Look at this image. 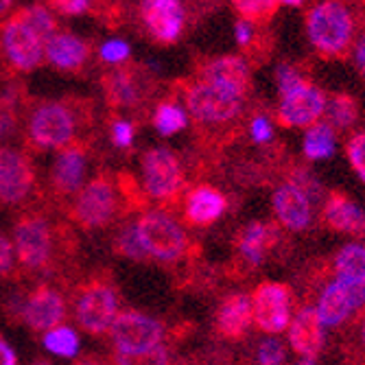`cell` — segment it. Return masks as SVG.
<instances>
[{
  "instance_id": "cell-23",
  "label": "cell",
  "mask_w": 365,
  "mask_h": 365,
  "mask_svg": "<svg viewBox=\"0 0 365 365\" xmlns=\"http://www.w3.org/2000/svg\"><path fill=\"white\" fill-rule=\"evenodd\" d=\"M315 313H317L322 326H341L354 313L350 284L341 282L337 278L330 280L319 293Z\"/></svg>"
},
{
  "instance_id": "cell-27",
  "label": "cell",
  "mask_w": 365,
  "mask_h": 365,
  "mask_svg": "<svg viewBox=\"0 0 365 365\" xmlns=\"http://www.w3.org/2000/svg\"><path fill=\"white\" fill-rule=\"evenodd\" d=\"M335 278L348 284H365V247L363 245L348 243L337 252Z\"/></svg>"
},
{
  "instance_id": "cell-41",
  "label": "cell",
  "mask_w": 365,
  "mask_h": 365,
  "mask_svg": "<svg viewBox=\"0 0 365 365\" xmlns=\"http://www.w3.org/2000/svg\"><path fill=\"white\" fill-rule=\"evenodd\" d=\"M53 11L61 14V16H83L88 14L96 0H48Z\"/></svg>"
},
{
  "instance_id": "cell-30",
  "label": "cell",
  "mask_w": 365,
  "mask_h": 365,
  "mask_svg": "<svg viewBox=\"0 0 365 365\" xmlns=\"http://www.w3.org/2000/svg\"><path fill=\"white\" fill-rule=\"evenodd\" d=\"M188 123L186 110L175 101H162L153 112V127L160 136H173L182 131Z\"/></svg>"
},
{
  "instance_id": "cell-33",
  "label": "cell",
  "mask_w": 365,
  "mask_h": 365,
  "mask_svg": "<svg viewBox=\"0 0 365 365\" xmlns=\"http://www.w3.org/2000/svg\"><path fill=\"white\" fill-rule=\"evenodd\" d=\"M230 3L237 9L241 20H247L252 24L269 20L280 7L278 0H230Z\"/></svg>"
},
{
  "instance_id": "cell-13",
  "label": "cell",
  "mask_w": 365,
  "mask_h": 365,
  "mask_svg": "<svg viewBox=\"0 0 365 365\" xmlns=\"http://www.w3.org/2000/svg\"><path fill=\"white\" fill-rule=\"evenodd\" d=\"M36 184V171L26 153L0 147V204H22Z\"/></svg>"
},
{
  "instance_id": "cell-6",
  "label": "cell",
  "mask_w": 365,
  "mask_h": 365,
  "mask_svg": "<svg viewBox=\"0 0 365 365\" xmlns=\"http://www.w3.org/2000/svg\"><path fill=\"white\" fill-rule=\"evenodd\" d=\"M46 38L33 29L20 14H14L0 26V48H3L11 68L31 73L44 61Z\"/></svg>"
},
{
  "instance_id": "cell-24",
  "label": "cell",
  "mask_w": 365,
  "mask_h": 365,
  "mask_svg": "<svg viewBox=\"0 0 365 365\" xmlns=\"http://www.w3.org/2000/svg\"><path fill=\"white\" fill-rule=\"evenodd\" d=\"M227 210L225 195L215 186H197L188 192L184 215L192 225H210Z\"/></svg>"
},
{
  "instance_id": "cell-22",
  "label": "cell",
  "mask_w": 365,
  "mask_h": 365,
  "mask_svg": "<svg viewBox=\"0 0 365 365\" xmlns=\"http://www.w3.org/2000/svg\"><path fill=\"white\" fill-rule=\"evenodd\" d=\"M280 241V232L274 223L252 221L247 223L237 239V250L247 267H258L267 252Z\"/></svg>"
},
{
  "instance_id": "cell-31",
  "label": "cell",
  "mask_w": 365,
  "mask_h": 365,
  "mask_svg": "<svg viewBox=\"0 0 365 365\" xmlns=\"http://www.w3.org/2000/svg\"><path fill=\"white\" fill-rule=\"evenodd\" d=\"M44 348L57 356L73 359L79 352V335L71 326H57L44 335Z\"/></svg>"
},
{
  "instance_id": "cell-5",
  "label": "cell",
  "mask_w": 365,
  "mask_h": 365,
  "mask_svg": "<svg viewBox=\"0 0 365 365\" xmlns=\"http://www.w3.org/2000/svg\"><path fill=\"white\" fill-rule=\"evenodd\" d=\"M77 114L66 103H42L29 118V140L38 149H66L77 134Z\"/></svg>"
},
{
  "instance_id": "cell-15",
  "label": "cell",
  "mask_w": 365,
  "mask_h": 365,
  "mask_svg": "<svg viewBox=\"0 0 365 365\" xmlns=\"http://www.w3.org/2000/svg\"><path fill=\"white\" fill-rule=\"evenodd\" d=\"M20 319L31 330H53L61 326L66 317V302L63 295L53 287H38L31 291L24 300H16Z\"/></svg>"
},
{
  "instance_id": "cell-12",
  "label": "cell",
  "mask_w": 365,
  "mask_h": 365,
  "mask_svg": "<svg viewBox=\"0 0 365 365\" xmlns=\"http://www.w3.org/2000/svg\"><path fill=\"white\" fill-rule=\"evenodd\" d=\"M252 319L264 333H282L291 324V289L282 282H262L252 293Z\"/></svg>"
},
{
  "instance_id": "cell-44",
  "label": "cell",
  "mask_w": 365,
  "mask_h": 365,
  "mask_svg": "<svg viewBox=\"0 0 365 365\" xmlns=\"http://www.w3.org/2000/svg\"><path fill=\"white\" fill-rule=\"evenodd\" d=\"M14 267V245L11 241L0 235V278H5Z\"/></svg>"
},
{
  "instance_id": "cell-10",
  "label": "cell",
  "mask_w": 365,
  "mask_h": 365,
  "mask_svg": "<svg viewBox=\"0 0 365 365\" xmlns=\"http://www.w3.org/2000/svg\"><path fill=\"white\" fill-rule=\"evenodd\" d=\"M118 315V295L112 284L96 280L86 284L75 302V317L90 335H101L112 328Z\"/></svg>"
},
{
  "instance_id": "cell-48",
  "label": "cell",
  "mask_w": 365,
  "mask_h": 365,
  "mask_svg": "<svg viewBox=\"0 0 365 365\" xmlns=\"http://www.w3.org/2000/svg\"><path fill=\"white\" fill-rule=\"evenodd\" d=\"M14 7V0H0V18L7 16Z\"/></svg>"
},
{
  "instance_id": "cell-37",
  "label": "cell",
  "mask_w": 365,
  "mask_h": 365,
  "mask_svg": "<svg viewBox=\"0 0 365 365\" xmlns=\"http://www.w3.org/2000/svg\"><path fill=\"white\" fill-rule=\"evenodd\" d=\"M18 125V112H16V98L11 94L0 96V143L7 140Z\"/></svg>"
},
{
  "instance_id": "cell-52",
  "label": "cell",
  "mask_w": 365,
  "mask_h": 365,
  "mask_svg": "<svg viewBox=\"0 0 365 365\" xmlns=\"http://www.w3.org/2000/svg\"><path fill=\"white\" fill-rule=\"evenodd\" d=\"M36 365H51V363H46V361H40V363H36Z\"/></svg>"
},
{
  "instance_id": "cell-20",
  "label": "cell",
  "mask_w": 365,
  "mask_h": 365,
  "mask_svg": "<svg viewBox=\"0 0 365 365\" xmlns=\"http://www.w3.org/2000/svg\"><path fill=\"white\" fill-rule=\"evenodd\" d=\"M289 344L297 354L309 359V361H313L322 352V348H324V326H322L315 309L302 307L300 311H297V315L289 324Z\"/></svg>"
},
{
  "instance_id": "cell-50",
  "label": "cell",
  "mask_w": 365,
  "mask_h": 365,
  "mask_svg": "<svg viewBox=\"0 0 365 365\" xmlns=\"http://www.w3.org/2000/svg\"><path fill=\"white\" fill-rule=\"evenodd\" d=\"M361 337H363V344H365V322H363V326H361Z\"/></svg>"
},
{
  "instance_id": "cell-8",
  "label": "cell",
  "mask_w": 365,
  "mask_h": 365,
  "mask_svg": "<svg viewBox=\"0 0 365 365\" xmlns=\"http://www.w3.org/2000/svg\"><path fill=\"white\" fill-rule=\"evenodd\" d=\"M14 250L29 272H42L53 258V232L44 217L26 215L14 227Z\"/></svg>"
},
{
  "instance_id": "cell-47",
  "label": "cell",
  "mask_w": 365,
  "mask_h": 365,
  "mask_svg": "<svg viewBox=\"0 0 365 365\" xmlns=\"http://www.w3.org/2000/svg\"><path fill=\"white\" fill-rule=\"evenodd\" d=\"M307 0H278V5H284V7H291V9H297L302 7Z\"/></svg>"
},
{
  "instance_id": "cell-34",
  "label": "cell",
  "mask_w": 365,
  "mask_h": 365,
  "mask_svg": "<svg viewBox=\"0 0 365 365\" xmlns=\"http://www.w3.org/2000/svg\"><path fill=\"white\" fill-rule=\"evenodd\" d=\"M116 365H169V348L160 344L153 350L140 352V354H120L114 356Z\"/></svg>"
},
{
  "instance_id": "cell-35",
  "label": "cell",
  "mask_w": 365,
  "mask_h": 365,
  "mask_svg": "<svg viewBox=\"0 0 365 365\" xmlns=\"http://www.w3.org/2000/svg\"><path fill=\"white\" fill-rule=\"evenodd\" d=\"M346 155H348V162L354 169V173L365 184V131H356V134L348 140Z\"/></svg>"
},
{
  "instance_id": "cell-49",
  "label": "cell",
  "mask_w": 365,
  "mask_h": 365,
  "mask_svg": "<svg viewBox=\"0 0 365 365\" xmlns=\"http://www.w3.org/2000/svg\"><path fill=\"white\" fill-rule=\"evenodd\" d=\"M79 365H106V363H101V361H94V359H86V361H81Z\"/></svg>"
},
{
  "instance_id": "cell-16",
  "label": "cell",
  "mask_w": 365,
  "mask_h": 365,
  "mask_svg": "<svg viewBox=\"0 0 365 365\" xmlns=\"http://www.w3.org/2000/svg\"><path fill=\"white\" fill-rule=\"evenodd\" d=\"M199 79L219 86L241 98H245L252 90V68L239 55H221L208 59L199 68Z\"/></svg>"
},
{
  "instance_id": "cell-18",
  "label": "cell",
  "mask_w": 365,
  "mask_h": 365,
  "mask_svg": "<svg viewBox=\"0 0 365 365\" xmlns=\"http://www.w3.org/2000/svg\"><path fill=\"white\" fill-rule=\"evenodd\" d=\"M88 167V153L83 147L73 145L59 151L51 167V184L53 190L59 195H73L79 192Z\"/></svg>"
},
{
  "instance_id": "cell-17",
  "label": "cell",
  "mask_w": 365,
  "mask_h": 365,
  "mask_svg": "<svg viewBox=\"0 0 365 365\" xmlns=\"http://www.w3.org/2000/svg\"><path fill=\"white\" fill-rule=\"evenodd\" d=\"M90 46L73 31H55L44 44V59L57 71H79L88 61Z\"/></svg>"
},
{
  "instance_id": "cell-9",
  "label": "cell",
  "mask_w": 365,
  "mask_h": 365,
  "mask_svg": "<svg viewBox=\"0 0 365 365\" xmlns=\"http://www.w3.org/2000/svg\"><path fill=\"white\" fill-rule=\"evenodd\" d=\"M112 344L120 354H140L153 350L164 339V326L160 319L138 313V311H125L118 313L112 328Z\"/></svg>"
},
{
  "instance_id": "cell-29",
  "label": "cell",
  "mask_w": 365,
  "mask_h": 365,
  "mask_svg": "<svg viewBox=\"0 0 365 365\" xmlns=\"http://www.w3.org/2000/svg\"><path fill=\"white\" fill-rule=\"evenodd\" d=\"M337 134L328 123H315L307 129L302 140V153L309 160H328L335 153Z\"/></svg>"
},
{
  "instance_id": "cell-42",
  "label": "cell",
  "mask_w": 365,
  "mask_h": 365,
  "mask_svg": "<svg viewBox=\"0 0 365 365\" xmlns=\"http://www.w3.org/2000/svg\"><path fill=\"white\" fill-rule=\"evenodd\" d=\"M110 136H112V143L118 147V149H127L134 143V125L125 118H116L112 123V129H110Z\"/></svg>"
},
{
  "instance_id": "cell-11",
  "label": "cell",
  "mask_w": 365,
  "mask_h": 365,
  "mask_svg": "<svg viewBox=\"0 0 365 365\" xmlns=\"http://www.w3.org/2000/svg\"><path fill=\"white\" fill-rule=\"evenodd\" d=\"M143 182L149 197L169 202L178 197L184 184L180 158L167 147H153L143 155Z\"/></svg>"
},
{
  "instance_id": "cell-14",
  "label": "cell",
  "mask_w": 365,
  "mask_h": 365,
  "mask_svg": "<svg viewBox=\"0 0 365 365\" xmlns=\"http://www.w3.org/2000/svg\"><path fill=\"white\" fill-rule=\"evenodd\" d=\"M140 18L155 42L173 44L186 26V9L182 0H143Z\"/></svg>"
},
{
  "instance_id": "cell-51",
  "label": "cell",
  "mask_w": 365,
  "mask_h": 365,
  "mask_svg": "<svg viewBox=\"0 0 365 365\" xmlns=\"http://www.w3.org/2000/svg\"><path fill=\"white\" fill-rule=\"evenodd\" d=\"M297 365H313V361H309V359H304L302 363H297Z\"/></svg>"
},
{
  "instance_id": "cell-2",
  "label": "cell",
  "mask_w": 365,
  "mask_h": 365,
  "mask_svg": "<svg viewBox=\"0 0 365 365\" xmlns=\"http://www.w3.org/2000/svg\"><path fill=\"white\" fill-rule=\"evenodd\" d=\"M278 86V123L282 127H311L319 123L326 110V92L309 81L293 63H280L276 68Z\"/></svg>"
},
{
  "instance_id": "cell-7",
  "label": "cell",
  "mask_w": 365,
  "mask_h": 365,
  "mask_svg": "<svg viewBox=\"0 0 365 365\" xmlns=\"http://www.w3.org/2000/svg\"><path fill=\"white\" fill-rule=\"evenodd\" d=\"M118 215L116 184L108 175H96L83 188H79L73 204V219L86 230H98L110 225Z\"/></svg>"
},
{
  "instance_id": "cell-28",
  "label": "cell",
  "mask_w": 365,
  "mask_h": 365,
  "mask_svg": "<svg viewBox=\"0 0 365 365\" xmlns=\"http://www.w3.org/2000/svg\"><path fill=\"white\" fill-rule=\"evenodd\" d=\"M324 116H326V123L335 131H346V129H352L359 123L361 108H359L354 96L339 92V94H333V96L326 98Z\"/></svg>"
},
{
  "instance_id": "cell-40",
  "label": "cell",
  "mask_w": 365,
  "mask_h": 365,
  "mask_svg": "<svg viewBox=\"0 0 365 365\" xmlns=\"http://www.w3.org/2000/svg\"><path fill=\"white\" fill-rule=\"evenodd\" d=\"M98 55H101V59H103L106 63L118 66V63H123V61L129 59L131 46H129L125 40H116V38H114V40H108V42L101 44V48H98Z\"/></svg>"
},
{
  "instance_id": "cell-45",
  "label": "cell",
  "mask_w": 365,
  "mask_h": 365,
  "mask_svg": "<svg viewBox=\"0 0 365 365\" xmlns=\"http://www.w3.org/2000/svg\"><path fill=\"white\" fill-rule=\"evenodd\" d=\"M254 38H256V26H254L252 22L239 20V22L235 24V40H237L239 46H243V48L252 46Z\"/></svg>"
},
{
  "instance_id": "cell-3",
  "label": "cell",
  "mask_w": 365,
  "mask_h": 365,
  "mask_svg": "<svg viewBox=\"0 0 365 365\" xmlns=\"http://www.w3.org/2000/svg\"><path fill=\"white\" fill-rule=\"evenodd\" d=\"M245 98L232 94L219 86H212L204 79H195L184 90V103L190 116L208 127H223L235 123L243 112Z\"/></svg>"
},
{
  "instance_id": "cell-46",
  "label": "cell",
  "mask_w": 365,
  "mask_h": 365,
  "mask_svg": "<svg viewBox=\"0 0 365 365\" xmlns=\"http://www.w3.org/2000/svg\"><path fill=\"white\" fill-rule=\"evenodd\" d=\"M0 365H18V356L14 348L3 337H0Z\"/></svg>"
},
{
  "instance_id": "cell-4",
  "label": "cell",
  "mask_w": 365,
  "mask_h": 365,
  "mask_svg": "<svg viewBox=\"0 0 365 365\" xmlns=\"http://www.w3.org/2000/svg\"><path fill=\"white\" fill-rule=\"evenodd\" d=\"M138 239L143 243V250L149 258H158L164 262L180 260L188 247L186 232L182 225L167 212L162 210H149L136 221Z\"/></svg>"
},
{
  "instance_id": "cell-19",
  "label": "cell",
  "mask_w": 365,
  "mask_h": 365,
  "mask_svg": "<svg viewBox=\"0 0 365 365\" xmlns=\"http://www.w3.org/2000/svg\"><path fill=\"white\" fill-rule=\"evenodd\" d=\"M274 212L278 223L293 232L307 230L313 219L309 197L289 182L278 186L274 192Z\"/></svg>"
},
{
  "instance_id": "cell-39",
  "label": "cell",
  "mask_w": 365,
  "mask_h": 365,
  "mask_svg": "<svg viewBox=\"0 0 365 365\" xmlns=\"http://www.w3.org/2000/svg\"><path fill=\"white\" fill-rule=\"evenodd\" d=\"M250 138L256 145H267L274 138V120L269 114H256L250 120Z\"/></svg>"
},
{
  "instance_id": "cell-1",
  "label": "cell",
  "mask_w": 365,
  "mask_h": 365,
  "mask_svg": "<svg viewBox=\"0 0 365 365\" xmlns=\"http://www.w3.org/2000/svg\"><path fill=\"white\" fill-rule=\"evenodd\" d=\"M304 26L313 51L333 59L350 51L359 33V18L346 0H319L307 11Z\"/></svg>"
},
{
  "instance_id": "cell-21",
  "label": "cell",
  "mask_w": 365,
  "mask_h": 365,
  "mask_svg": "<svg viewBox=\"0 0 365 365\" xmlns=\"http://www.w3.org/2000/svg\"><path fill=\"white\" fill-rule=\"evenodd\" d=\"M322 219L330 230L341 232V235H361L365 227L363 210L352 197L341 190H333L328 195Z\"/></svg>"
},
{
  "instance_id": "cell-32",
  "label": "cell",
  "mask_w": 365,
  "mask_h": 365,
  "mask_svg": "<svg viewBox=\"0 0 365 365\" xmlns=\"http://www.w3.org/2000/svg\"><path fill=\"white\" fill-rule=\"evenodd\" d=\"M114 247L120 256L129 258V260H136V262H143L147 260V252L143 250V243L138 239V230H136V221H127L120 225L118 235L114 239Z\"/></svg>"
},
{
  "instance_id": "cell-38",
  "label": "cell",
  "mask_w": 365,
  "mask_h": 365,
  "mask_svg": "<svg viewBox=\"0 0 365 365\" xmlns=\"http://www.w3.org/2000/svg\"><path fill=\"white\" fill-rule=\"evenodd\" d=\"M256 361H258V365H282L287 361L284 344L278 339L260 341V346L256 350Z\"/></svg>"
},
{
  "instance_id": "cell-26",
  "label": "cell",
  "mask_w": 365,
  "mask_h": 365,
  "mask_svg": "<svg viewBox=\"0 0 365 365\" xmlns=\"http://www.w3.org/2000/svg\"><path fill=\"white\" fill-rule=\"evenodd\" d=\"M103 90L114 108H136L143 98V79L129 68H114L103 77Z\"/></svg>"
},
{
  "instance_id": "cell-25",
  "label": "cell",
  "mask_w": 365,
  "mask_h": 365,
  "mask_svg": "<svg viewBox=\"0 0 365 365\" xmlns=\"http://www.w3.org/2000/svg\"><path fill=\"white\" fill-rule=\"evenodd\" d=\"M252 326V300L245 293H232L217 311V330L225 339H241Z\"/></svg>"
},
{
  "instance_id": "cell-43",
  "label": "cell",
  "mask_w": 365,
  "mask_h": 365,
  "mask_svg": "<svg viewBox=\"0 0 365 365\" xmlns=\"http://www.w3.org/2000/svg\"><path fill=\"white\" fill-rule=\"evenodd\" d=\"M350 59L361 77H365V33H356V38L350 46Z\"/></svg>"
},
{
  "instance_id": "cell-36",
  "label": "cell",
  "mask_w": 365,
  "mask_h": 365,
  "mask_svg": "<svg viewBox=\"0 0 365 365\" xmlns=\"http://www.w3.org/2000/svg\"><path fill=\"white\" fill-rule=\"evenodd\" d=\"M289 184L300 188L309 197V202H317V199H322V182L309 169H295L289 175Z\"/></svg>"
}]
</instances>
